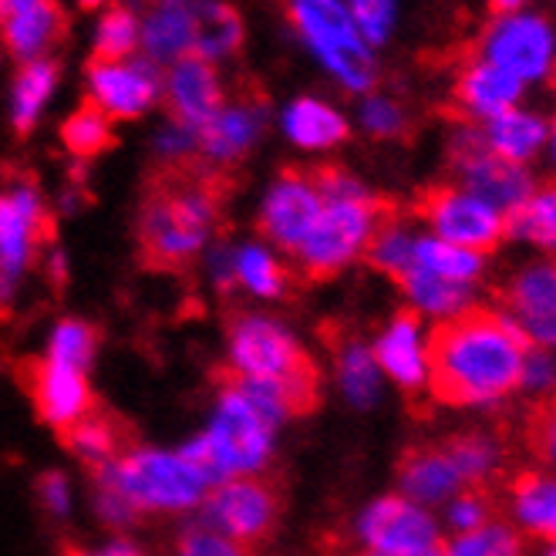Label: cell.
I'll return each mask as SVG.
<instances>
[{
  "mask_svg": "<svg viewBox=\"0 0 556 556\" xmlns=\"http://www.w3.org/2000/svg\"><path fill=\"white\" fill-rule=\"evenodd\" d=\"M530 341L489 304H466L442 317L425 341V388L448 408L500 402L522 388Z\"/></svg>",
  "mask_w": 556,
  "mask_h": 556,
  "instance_id": "cell-1",
  "label": "cell"
},
{
  "mask_svg": "<svg viewBox=\"0 0 556 556\" xmlns=\"http://www.w3.org/2000/svg\"><path fill=\"white\" fill-rule=\"evenodd\" d=\"M237 176L213 173L200 159L186 166H155L142 186L136 216V264L155 277H192L210 237L226 233L223 213Z\"/></svg>",
  "mask_w": 556,
  "mask_h": 556,
  "instance_id": "cell-2",
  "label": "cell"
},
{
  "mask_svg": "<svg viewBox=\"0 0 556 556\" xmlns=\"http://www.w3.org/2000/svg\"><path fill=\"white\" fill-rule=\"evenodd\" d=\"M223 334L240 371L277 388L287 418H311L320 412L324 371L314 354L301 341H293L287 327L256 311L226 304Z\"/></svg>",
  "mask_w": 556,
  "mask_h": 556,
  "instance_id": "cell-3",
  "label": "cell"
},
{
  "mask_svg": "<svg viewBox=\"0 0 556 556\" xmlns=\"http://www.w3.org/2000/svg\"><path fill=\"white\" fill-rule=\"evenodd\" d=\"M283 8L301 45L344 91L362 98L378 88V51L357 35L344 0H283Z\"/></svg>",
  "mask_w": 556,
  "mask_h": 556,
  "instance_id": "cell-4",
  "label": "cell"
},
{
  "mask_svg": "<svg viewBox=\"0 0 556 556\" xmlns=\"http://www.w3.org/2000/svg\"><path fill=\"white\" fill-rule=\"evenodd\" d=\"M200 506L210 530L264 553L277 540L290 509V479L270 466L233 476L213 485Z\"/></svg>",
  "mask_w": 556,
  "mask_h": 556,
  "instance_id": "cell-5",
  "label": "cell"
},
{
  "mask_svg": "<svg viewBox=\"0 0 556 556\" xmlns=\"http://www.w3.org/2000/svg\"><path fill=\"white\" fill-rule=\"evenodd\" d=\"M391 206L395 203L381 200L375 192L357 195V200H327L314 230L293 256V274H298L301 287H320L341 277L351 260L362 256L371 230Z\"/></svg>",
  "mask_w": 556,
  "mask_h": 556,
  "instance_id": "cell-6",
  "label": "cell"
},
{
  "mask_svg": "<svg viewBox=\"0 0 556 556\" xmlns=\"http://www.w3.org/2000/svg\"><path fill=\"white\" fill-rule=\"evenodd\" d=\"M51 250H58V216L41 182L8 166L0 173V274L17 280L24 270H38Z\"/></svg>",
  "mask_w": 556,
  "mask_h": 556,
  "instance_id": "cell-7",
  "label": "cell"
},
{
  "mask_svg": "<svg viewBox=\"0 0 556 556\" xmlns=\"http://www.w3.org/2000/svg\"><path fill=\"white\" fill-rule=\"evenodd\" d=\"M109 472L122 489V496L132 503L142 519L189 513L210 493V482L179 452L136 448L115 466H109Z\"/></svg>",
  "mask_w": 556,
  "mask_h": 556,
  "instance_id": "cell-8",
  "label": "cell"
},
{
  "mask_svg": "<svg viewBox=\"0 0 556 556\" xmlns=\"http://www.w3.org/2000/svg\"><path fill=\"white\" fill-rule=\"evenodd\" d=\"M476 58L493 61L519 85L536 88L556 78V24L533 11H503L482 27Z\"/></svg>",
  "mask_w": 556,
  "mask_h": 556,
  "instance_id": "cell-9",
  "label": "cell"
},
{
  "mask_svg": "<svg viewBox=\"0 0 556 556\" xmlns=\"http://www.w3.org/2000/svg\"><path fill=\"white\" fill-rule=\"evenodd\" d=\"M448 166L455 173V186L479 195L482 203L500 210L503 216L513 213L519 203H527V195L536 189L530 166H516V162L489 152L479 125L472 122H463L448 136Z\"/></svg>",
  "mask_w": 556,
  "mask_h": 556,
  "instance_id": "cell-10",
  "label": "cell"
},
{
  "mask_svg": "<svg viewBox=\"0 0 556 556\" xmlns=\"http://www.w3.org/2000/svg\"><path fill=\"white\" fill-rule=\"evenodd\" d=\"M412 213L415 219L429 226L435 240L472 250L479 256L496 253L503 243V213L455 182L425 189L415 200Z\"/></svg>",
  "mask_w": 556,
  "mask_h": 556,
  "instance_id": "cell-11",
  "label": "cell"
},
{
  "mask_svg": "<svg viewBox=\"0 0 556 556\" xmlns=\"http://www.w3.org/2000/svg\"><path fill=\"white\" fill-rule=\"evenodd\" d=\"M320 210H324V195L314 182V173L304 166H283L264 195V206H260L253 219V230L277 253L293 260L304 247L307 233L314 230Z\"/></svg>",
  "mask_w": 556,
  "mask_h": 556,
  "instance_id": "cell-12",
  "label": "cell"
},
{
  "mask_svg": "<svg viewBox=\"0 0 556 556\" xmlns=\"http://www.w3.org/2000/svg\"><path fill=\"white\" fill-rule=\"evenodd\" d=\"M11 375L27 395L30 408H35L38 421H45L54 435L72 429L75 421H81L88 412L102 405V399H98L94 388L88 384V375L64 371L38 354L14 357Z\"/></svg>",
  "mask_w": 556,
  "mask_h": 556,
  "instance_id": "cell-13",
  "label": "cell"
},
{
  "mask_svg": "<svg viewBox=\"0 0 556 556\" xmlns=\"http://www.w3.org/2000/svg\"><path fill=\"white\" fill-rule=\"evenodd\" d=\"M267 128V98L240 91L226 94V102L216 109V115L195 128V159L213 173L237 176V166L256 149Z\"/></svg>",
  "mask_w": 556,
  "mask_h": 556,
  "instance_id": "cell-14",
  "label": "cell"
},
{
  "mask_svg": "<svg viewBox=\"0 0 556 556\" xmlns=\"http://www.w3.org/2000/svg\"><path fill=\"white\" fill-rule=\"evenodd\" d=\"M493 298L533 348H556V256L536 260L496 283Z\"/></svg>",
  "mask_w": 556,
  "mask_h": 556,
  "instance_id": "cell-15",
  "label": "cell"
},
{
  "mask_svg": "<svg viewBox=\"0 0 556 556\" xmlns=\"http://www.w3.org/2000/svg\"><path fill=\"white\" fill-rule=\"evenodd\" d=\"M162 98V75L146 58L91 61L88 64V102L112 122H136Z\"/></svg>",
  "mask_w": 556,
  "mask_h": 556,
  "instance_id": "cell-16",
  "label": "cell"
},
{
  "mask_svg": "<svg viewBox=\"0 0 556 556\" xmlns=\"http://www.w3.org/2000/svg\"><path fill=\"white\" fill-rule=\"evenodd\" d=\"M216 395H219V412H216V421L206 429V435L216 445L226 479L267 469L270 439L277 429H270V425L240 395H233V391H216Z\"/></svg>",
  "mask_w": 556,
  "mask_h": 556,
  "instance_id": "cell-17",
  "label": "cell"
},
{
  "mask_svg": "<svg viewBox=\"0 0 556 556\" xmlns=\"http://www.w3.org/2000/svg\"><path fill=\"white\" fill-rule=\"evenodd\" d=\"M162 102H166L169 122L192 128V132L203 128L226 102V85L219 68L195 54L169 64L166 75H162Z\"/></svg>",
  "mask_w": 556,
  "mask_h": 556,
  "instance_id": "cell-18",
  "label": "cell"
},
{
  "mask_svg": "<svg viewBox=\"0 0 556 556\" xmlns=\"http://www.w3.org/2000/svg\"><path fill=\"white\" fill-rule=\"evenodd\" d=\"M58 445L75 455L85 472L115 466L118 459H125L128 452L142 448L139 445V429L132 418H125L122 412L109 408L105 402L94 412H88L81 421H75L72 429H64L54 435Z\"/></svg>",
  "mask_w": 556,
  "mask_h": 556,
  "instance_id": "cell-19",
  "label": "cell"
},
{
  "mask_svg": "<svg viewBox=\"0 0 556 556\" xmlns=\"http://www.w3.org/2000/svg\"><path fill=\"white\" fill-rule=\"evenodd\" d=\"M362 536L371 549L395 556H425L442 543L435 522L405 496H384L371 503L362 516Z\"/></svg>",
  "mask_w": 556,
  "mask_h": 556,
  "instance_id": "cell-20",
  "label": "cell"
},
{
  "mask_svg": "<svg viewBox=\"0 0 556 556\" xmlns=\"http://www.w3.org/2000/svg\"><path fill=\"white\" fill-rule=\"evenodd\" d=\"M317 338L327 348V354H331L334 375L348 402L357 408H371L378 399V362L365 338L357 334V327L341 317H327L317 324Z\"/></svg>",
  "mask_w": 556,
  "mask_h": 556,
  "instance_id": "cell-21",
  "label": "cell"
},
{
  "mask_svg": "<svg viewBox=\"0 0 556 556\" xmlns=\"http://www.w3.org/2000/svg\"><path fill=\"white\" fill-rule=\"evenodd\" d=\"M64 17L58 0H11L0 14V45L21 64L35 58H51L54 45L64 38Z\"/></svg>",
  "mask_w": 556,
  "mask_h": 556,
  "instance_id": "cell-22",
  "label": "cell"
},
{
  "mask_svg": "<svg viewBox=\"0 0 556 556\" xmlns=\"http://www.w3.org/2000/svg\"><path fill=\"white\" fill-rule=\"evenodd\" d=\"M527 91H530L527 85H519L513 75L496 68L493 61H482L476 54L463 64L459 78H455V102H459L463 115L472 125H482L489 118L522 105Z\"/></svg>",
  "mask_w": 556,
  "mask_h": 556,
  "instance_id": "cell-23",
  "label": "cell"
},
{
  "mask_svg": "<svg viewBox=\"0 0 556 556\" xmlns=\"http://www.w3.org/2000/svg\"><path fill=\"white\" fill-rule=\"evenodd\" d=\"M399 496L408 503H445L463 489V479L448 463V455L439 442H412L399 452L395 463Z\"/></svg>",
  "mask_w": 556,
  "mask_h": 556,
  "instance_id": "cell-24",
  "label": "cell"
},
{
  "mask_svg": "<svg viewBox=\"0 0 556 556\" xmlns=\"http://www.w3.org/2000/svg\"><path fill=\"white\" fill-rule=\"evenodd\" d=\"M418 327H421V311L418 307H399L391 314V324L375 341V362L388 371L405 395L415 402L425 388V362L418 348Z\"/></svg>",
  "mask_w": 556,
  "mask_h": 556,
  "instance_id": "cell-25",
  "label": "cell"
},
{
  "mask_svg": "<svg viewBox=\"0 0 556 556\" xmlns=\"http://www.w3.org/2000/svg\"><path fill=\"white\" fill-rule=\"evenodd\" d=\"M485 149L516 162V166H530L533 159H540L546 152V139H549V118L530 105H516L496 118H489L479 125Z\"/></svg>",
  "mask_w": 556,
  "mask_h": 556,
  "instance_id": "cell-26",
  "label": "cell"
},
{
  "mask_svg": "<svg viewBox=\"0 0 556 556\" xmlns=\"http://www.w3.org/2000/svg\"><path fill=\"white\" fill-rule=\"evenodd\" d=\"M283 136L304 152H331L351 139V122L341 109L314 94H301L283 109Z\"/></svg>",
  "mask_w": 556,
  "mask_h": 556,
  "instance_id": "cell-27",
  "label": "cell"
},
{
  "mask_svg": "<svg viewBox=\"0 0 556 556\" xmlns=\"http://www.w3.org/2000/svg\"><path fill=\"white\" fill-rule=\"evenodd\" d=\"M149 64L169 68V64L189 58L195 51V14L189 4L173 8H149L142 14V48Z\"/></svg>",
  "mask_w": 556,
  "mask_h": 556,
  "instance_id": "cell-28",
  "label": "cell"
},
{
  "mask_svg": "<svg viewBox=\"0 0 556 556\" xmlns=\"http://www.w3.org/2000/svg\"><path fill=\"white\" fill-rule=\"evenodd\" d=\"M61 81V68L54 58H35V61H24L14 81H11V128L24 139L38 128L51 94L58 91Z\"/></svg>",
  "mask_w": 556,
  "mask_h": 556,
  "instance_id": "cell-29",
  "label": "cell"
},
{
  "mask_svg": "<svg viewBox=\"0 0 556 556\" xmlns=\"http://www.w3.org/2000/svg\"><path fill=\"white\" fill-rule=\"evenodd\" d=\"M195 14V58H203L210 64L230 61L240 54L247 41V27L237 8H230L226 0H192Z\"/></svg>",
  "mask_w": 556,
  "mask_h": 556,
  "instance_id": "cell-30",
  "label": "cell"
},
{
  "mask_svg": "<svg viewBox=\"0 0 556 556\" xmlns=\"http://www.w3.org/2000/svg\"><path fill=\"white\" fill-rule=\"evenodd\" d=\"M509 496L522 527L540 540L556 543V479L533 469H519L509 476Z\"/></svg>",
  "mask_w": 556,
  "mask_h": 556,
  "instance_id": "cell-31",
  "label": "cell"
},
{
  "mask_svg": "<svg viewBox=\"0 0 556 556\" xmlns=\"http://www.w3.org/2000/svg\"><path fill=\"white\" fill-rule=\"evenodd\" d=\"M463 479V489H493V479L503 472V448L485 432H459L439 442Z\"/></svg>",
  "mask_w": 556,
  "mask_h": 556,
  "instance_id": "cell-32",
  "label": "cell"
},
{
  "mask_svg": "<svg viewBox=\"0 0 556 556\" xmlns=\"http://www.w3.org/2000/svg\"><path fill=\"white\" fill-rule=\"evenodd\" d=\"M503 240H522L543 250H556V179L540 182L527 203L503 216Z\"/></svg>",
  "mask_w": 556,
  "mask_h": 556,
  "instance_id": "cell-33",
  "label": "cell"
},
{
  "mask_svg": "<svg viewBox=\"0 0 556 556\" xmlns=\"http://www.w3.org/2000/svg\"><path fill=\"white\" fill-rule=\"evenodd\" d=\"M142 48V14L128 4L102 8L91 30V61H128Z\"/></svg>",
  "mask_w": 556,
  "mask_h": 556,
  "instance_id": "cell-34",
  "label": "cell"
},
{
  "mask_svg": "<svg viewBox=\"0 0 556 556\" xmlns=\"http://www.w3.org/2000/svg\"><path fill=\"white\" fill-rule=\"evenodd\" d=\"M102 341H105V327L102 324L81 320V317H61L54 324V334H51V344H48L45 357L51 365L64 368V371L88 375Z\"/></svg>",
  "mask_w": 556,
  "mask_h": 556,
  "instance_id": "cell-35",
  "label": "cell"
},
{
  "mask_svg": "<svg viewBox=\"0 0 556 556\" xmlns=\"http://www.w3.org/2000/svg\"><path fill=\"white\" fill-rule=\"evenodd\" d=\"M61 146L75 162H88L115 149V122L91 102H81L61 122Z\"/></svg>",
  "mask_w": 556,
  "mask_h": 556,
  "instance_id": "cell-36",
  "label": "cell"
},
{
  "mask_svg": "<svg viewBox=\"0 0 556 556\" xmlns=\"http://www.w3.org/2000/svg\"><path fill=\"white\" fill-rule=\"evenodd\" d=\"M237 270H240V283H247L253 293H260V298H267V301H290L293 290L301 287L293 267H287L283 260H277L270 250L256 243L240 247Z\"/></svg>",
  "mask_w": 556,
  "mask_h": 556,
  "instance_id": "cell-37",
  "label": "cell"
},
{
  "mask_svg": "<svg viewBox=\"0 0 556 556\" xmlns=\"http://www.w3.org/2000/svg\"><path fill=\"white\" fill-rule=\"evenodd\" d=\"M402 293L412 298V307L418 311H429V314H439V317H448L459 307L469 304V283H455V280H445L432 270H421L418 264L402 277L399 283Z\"/></svg>",
  "mask_w": 556,
  "mask_h": 556,
  "instance_id": "cell-38",
  "label": "cell"
},
{
  "mask_svg": "<svg viewBox=\"0 0 556 556\" xmlns=\"http://www.w3.org/2000/svg\"><path fill=\"white\" fill-rule=\"evenodd\" d=\"M415 264L421 270H432L455 283H472L482 270V256L463 247H452L435 237H418L415 240Z\"/></svg>",
  "mask_w": 556,
  "mask_h": 556,
  "instance_id": "cell-39",
  "label": "cell"
},
{
  "mask_svg": "<svg viewBox=\"0 0 556 556\" xmlns=\"http://www.w3.org/2000/svg\"><path fill=\"white\" fill-rule=\"evenodd\" d=\"M357 125H362L365 136L378 142H395L408 132V112L395 94H384L375 88L357 102Z\"/></svg>",
  "mask_w": 556,
  "mask_h": 556,
  "instance_id": "cell-40",
  "label": "cell"
},
{
  "mask_svg": "<svg viewBox=\"0 0 556 556\" xmlns=\"http://www.w3.org/2000/svg\"><path fill=\"white\" fill-rule=\"evenodd\" d=\"M344 4L357 27V35L375 51L395 38L399 21H402V0H344Z\"/></svg>",
  "mask_w": 556,
  "mask_h": 556,
  "instance_id": "cell-41",
  "label": "cell"
},
{
  "mask_svg": "<svg viewBox=\"0 0 556 556\" xmlns=\"http://www.w3.org/2000/svg\"><path fill=\"white\" fill-rule=\"evenodd\" d=\"M522 442L533 452V459L556 469V388L540 391V399L530 405L522 418Z\"/></svg>",
  "mask_w": 556,
  "mask_h": 556,
  "instance_id": "cell-42",
  "label": "cell"
},
{
  "mask_svg": "<svg viewBox=\"0 0 556 556\" xmlns=\"http://www.w3.org/2000/svg\"><path fill=\"white\" fill-rule=\"evenodd\" d=\"M448 556H522V536L503 519H493L489 527L463 533L448 543Z\"/></svg>",
  "mask_w": 556,
  "mask_h": 556,
  "instance_id": "cell-43",
  "label": "cell"
},
{
  "mask_svg": "<svg viewBox=\"0 0 556 556\" xmlns=\"http://www.w3.org/2000/svg\"><path fill=\"white\" fill-rule=\"evenodd\" d=\"M173 556H264L230 536L210 530L206 522H192L173 536Z\"/></svg>",
  "mask_w": 556,
  "mask_h": 556,
  "instance_id": "cell-44",
  "label": "cell"
},
{
  "mask_svg": "<svg viewBox=\"0 0 556 556\" xmlns=\"http://www.w3.org/2000/svg\"><path fill=\"white\" fill-rule=\"evenodd\" d=\"M448 519H452V527L459 530V536L489 527L493 519H500L493 489H459V493H455Z\"/></svg>",
  "mask_w": 556,
  "mask_h": 556,
  "instance_id": "cell-45",
  "label": "cell"
},
{
  "mask_svg": "<svg viewBox=\"0 0 556 556\" xmlns=\"http://www.w3.org/2000/svg\"><path fill=\"white\" fill-rule=\"evenodd\" d=\"M237 253H240V247H233L226 233H219L216 243H213V250H210L213 283H216L219 298H223L226 304H233V293L243 287V283H240V270H237Z\"/></svg>",
  "mask_w": 556,
  "mask_h": 556,
  "instance_id": "cell-46",
  "label": "cell"
},
{
  "mask_svg": "<svg viewBox=\"0 0 556 556\" xmlns=\"http://www.w3.org/2000/svg\"><path fill=\"white\" fill-rule=\"evenodd\" d=\"M35 500L38 506L51 516V519H64L68 516V503H72V493H68V479L58 469H48L35 479Z\"/></svg>",
  "mask_w": 556,
  "mask_h": 556,
  "instance_id": "cell-47",
  "label": "cell"
},
{
  "mask_svg": "<svg viewBox=\"0 0 556 556\" xmlns=\"http://www.w3.org/2000/svg\"><path fill=\"white\" fill-rule=\"evenodd\" d=\"M58 556H142V549L132 540H125V536H118L105 549H88V546H81L72 536H61L58 540Z\"/></svg>",
  "mask_w": 556,
  "mask_h": 556,
  "instance_id": "cell-48",
  "label": "cell"
},
{
  "mask_svg": "<svg viewBox=\"0 0 556 556\" xmlns=\"http://www.w3.org/2000/svg\"><path fill=\"white\" fill-rule=\"evenodd\" d=\"M351 556H395V553H378V549H365V553H351ZM425 556H448V540H442L432 553H425Z\"/></svg>",
  "mask_w": 556,
  "mask_h": 556,
  "instance_id": "cell-49",
  "label": "cell"
},
{
  "mask_svg": "<svg viewBox=\"0 0 556 556\" xmlns=\"http://www.w3.org/2000/svg\"><path fill=\"white\" fill-rule=\"evenodd\" d=\"M493 8H496V14H503V11H519V8H530V0H493Z\"/></svg>",
  "mask_w": 556,
  "mask_h": 556,
  "instance_id": "cell-50",
  "label": "cell"
},
{
  "mask_svg": "<svg viewBox=\"0 0 556 556\" xmlns=\"http://www.w3.org/2000/svg\"><path fill=\"white\" fill-rule=\"evenodd\" d=\"M546 155H549V166L556 173V122H549V139H546Z\"/></svg>",
  "mask_w": 556,
  "mask_h": 556,
  "instance_id": "cell-51",
  "label": "cell"
},
{
  "mask_svg": "<svg viewBox=\"0 0 556 556\" xmlns=\"http://www.w3.org/2000/svg\"><path fill=\"white\" fill-rule=\"evenodd\" d=\"M75 4H78L81 11H102V8L112 4V0H75Z\"/></svg>",
  "mask_w": 556,
  "mask_h": 556,
  "instance_id": "cell-52",
  "label": "cell"
},
{
  "mask_svg": "<svg viewBox=\"0 0 556 556\" xmlns=\"http://www.w3.org/2000/svg\"><path fill=\"white\" fill-rule=\"evenodd\" d=\"M173 4H189V0H149V8H173Z\"/></svg>",
  "mask_w": 556,
  "mask_h": 556,
  "instance_id": "cell-53",
  "label": "cell"
},
{
  "mask_svg": "<svg viewBox=\"0 0 556 556\" xmlns=\"http://www.w3.org/2000/svg\"><path fill=\"white\" fill-rule=\"evenodd\" d=\"M549 556H556V543H553V549H549Z\"/></svg>",
  "mask_w": 556,
  "mask_h": 556,
  "instance_id": "cell-54",
  "label": "cell"
},
{
  "mask_svg": "<svg viewBox=\"0 0 556 556\" xmlns=\"http://www.w3.org/2000/svg\"><path fill=\"white\" fill-rule=\"evenodd\" d=\"M0 58H4V45H0Z\"/></svg>",
  "mask_w": 556,
  "mask_h": 556,
  "instance_id": "cell-55",
  "label": "cell"
}]
</instances>
